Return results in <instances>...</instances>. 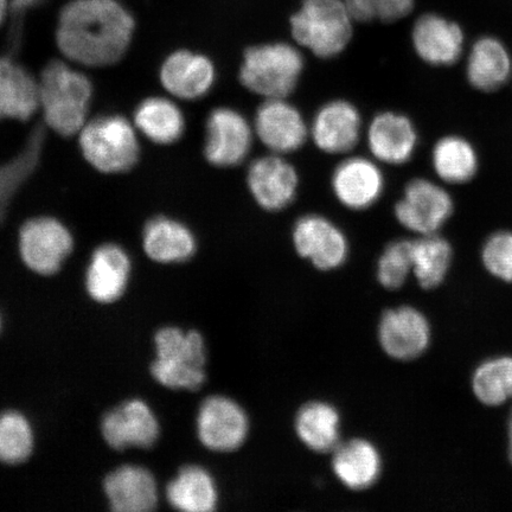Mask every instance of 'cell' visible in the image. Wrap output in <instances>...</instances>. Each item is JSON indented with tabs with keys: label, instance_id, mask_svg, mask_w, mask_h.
Returning a JSON list of instances; mask_svg holds the SVG:
<instances>
[{
	"label": "cell",
	"instance_id": "cell-37",
	"mask_svg": "<svg viewBox=\"0 0 512 512\" xmlns=\"http://www.w3.org/2000/svg\"><path fill=\"white\" fill-rule=\"evenodd\" d=\"M483 261L492 275L512 281V233L501 232L492 235L483 248Z\"/></svg>",
	"mask_w": 512,
	"mask_h": 512
},
{
	"label": "cell",
	"instance_id": "cell-2",
	"mask_svg": "<svg viewBox=\"0 0 512 512\" xmlns=\"http://www.w3.org/2000/svg\"><path fill=\"white\" fill-rule=\"evenodd\" d=\"M44 125L62 137L79 134L87 124L93 85L87 75L56 60L47 64L38 79Z\"/></svg>",
	"mask_w": 512,
	"mask_h": 512
},
{
	"label": "cell",
	"instance_id": "cell-40",
	"mask_svg": "<svg viewBox=\"0 0 512 512\" xmlns=\"http://www.w3.org/2000/svg\"><path fill=\"white\" fill-rule=\"evenodd\" d=\"M509 457L512 463V413L509 422Z\"/></svg>",
	"mask_w": 512,
	"mask_h": 512
},
{
	"label": "cell",
	"instance_id": "cell-33",
	"mask_svg": "<svg viewBox=\"0 0 512 512\" xmlns=\"http://www.w3.org/2000/svg\"><path fill=\"white\" fill-rule=\"evenodd\" d=\"M473 392L488 406H499L512 398V358L485 362L473 376Z\"/></svg>",
	"mask_w": 512,
	"mask_h": 512
},
{
	"label": "cell",
	"instance_id": "cell-17",
	"mask_svg": "<svg viewBox=\"0 0 512 512\" xmlns=\"http://www.w3.org/2000/svg\"><path fill=\"white\" fill-rule=\"evenodd\" d=\"M216 80V68L206 55L177 50L163 62L160 81L171 95L182 100H197L209 93Z\"/></svg>",
	"mask_w": 512,
	"mask_h": 512
},
{
	"label": "cell",
	"instance_id": "cell-32",
	"mask_svg": "<svg viewBox=\"0 0 512 512\" xmlns=\"http://www.w3.org/2000/svg\"><path fill=\"white\" fill-rule=\"evenodd\" d=\"M432 162L437 175L447 183L471 181L478 168L475 149L465 139L445 137L434 146Z\"/></svg>",
	"mask_w": 512,
	"mask_h": 512
},
{
	"label": "cell",
	"instance_id": "cell-26",
	"mask_svg": "<svg viewBox=\"0 0 512 512\" xmlns=\"http://www.w3.org/2000/svg\"><path fill=\"white\" fill-rule=\"evenodd\" d=\"M332 470L339 482L348 489L366 490L381 476V454L370 441L352 439L336 447Z\"/></svg>",
	"mask_w": 512,
	"mask_h": 512
},
{
	"label": "cell",
	"instance_id": "cell-31",
	"mask_svg": "<svg viewBox=\"0 0 512 512\" xmlns=\"http://www.w3.org/2000/svg\"><path fill=\"white\" fill-rule=\"evenodd\" d=\"M413 273L425 290L438 287L451 266L452 248L440 236L424 235L413 241Z\"/></svg>",
	"mask_w": 512,
	"mask_h": 512
},
{
	"label": "cell",
	"instance_id": "cell-27",
	"mask_svg": "<svg viewBox=\"0 0 512 512\" xmlns=\"http://www.w3.org/2000/svg\"><path fill=\"white\" fill-rule=\"evenodd\" d=\"M294 428L300 441L311 451H335L341 438V414L328 402L312 401L299 409Z\"/></svg>",
	"mask_w": 512,
	"mask_h": 512
},
{
	"label": "cell",
	"instance_id": "cell-1",
	"mask_svg": "<svg viewBox=\"0 0 512 512\" xmlns=\"http://www.w3.org/2000/svg\"><path fill=\"white\" fill-rule=\"evenodd\" d=\"M134 29L131 12L118 0H70L57 21L56 43L69 61L108 67L123 59Z\"/></svg>",
	"mask_w": 512,
	"mask_h": 512
},
{
	"label": "cell",
	"instance_id": "cell-15",
	"mask_svg": "<svg viewBox=\"0 0 512 512\" xmlns=\"http://www.w3.org/2000/svg\"><path fill=\"white\" fill-rule=\"evenodd\" d=\"M361 134V114L345 100L330 101L320 107L310 128L313 143L329 155H344L354 150Z\"/></svg>",
	"mask_w": 512,
	"mask_h": 512
},
{
	"label": "cell",
	"instance_id": "cell-5",
	"mask_svg": "<svg viewBox=\"0 0 512 512\" xmlns=\"http://www.w3.org/2000/svg\"><path fill=\"white\" fill-rule=\"evenodd\" d=\"M151 373L162 386L196 390L206 381L207 349L200 332L165 328L155 337Z\"/></svg>",
	"mask_w": 512,
	"mask_h": 512
},
{
	"label": "cell",
	"instance_id": "cell-30",
	"mask_svg": "<svg viewBox=\"0 0 512 512\" xmlns=\"http://www.w3.org/2000/svg\"><path fill=\"white\" fill-rule=\"evenodd\" d=\"M138 130L151 142L170 145L182 138L185 119L175 102L160 96H152L140 102L134 113Z\"/></svg>",
	"mask_w": 512,
	"mask_h": 512
},
{
	"label": "cell",
	"instance_id": "cell-7",
	"mask_svg": "<svg viewBox=\"0 0 512 512\" xmlns=\"http://www.w3.org/2000/svg\"><path fill=\"white\" fill-rule=\"evenodd\" d=\"M73 248L72 233L54 217H34L19 230L22 260L37 274L50 275L59 271Z\"/></svg>",
	"mask_w": 512,
	"mask_h": 512
},
{
	"label": "cell",
	"instance_id": "cell-6",
	"mask_svg": "<svg viewBox=\"0 0 512 512\" xmlns=\"http://www.w3.org/2000/svg\"><path fill=\"white\" fill-rule=\"evenodd\" d=\"M83 157L104 174H124L136 166L140 147L130 121L118 114L88 121L79 133Z\"/></svg>",
	"mask_w": 512,
	"mask_h": 512
},
{
	"label": "cell",
	"instance_id": "cell-35",
	"mask_svg": "<svg viewBox=\"0 0 512 512\" xmlns=\"http://www.w3.org/2000/svg\"><path fill=\"white\" fill-rule=\"evenodd\" d=\"M413 241L398 240L384 249L377 264V280L387 290L394 291L406 283L413 272Z\"/></svg>",
	"mask_w": 512,
	"mask_h": 512
},
{
	"label": "cell",
	"instance_id": "cell-28",
	"mask_svg": "<svg viewBox=\"0 0 512 512\" xmlns=\"http://www.w3.org/2000/svg\"><path fill=\"white\" fill-rule=\"evenodd\" d=\"M512 73L507 48L492 37L480 38L472 47L467 62V79L482 92H494L505 85Z\"/></svg>",
	"mask_w": 512,
	"mask_h": 512
},
{
	"label": "cell",
	"instance_id": "cell-9",
	"mask_svg": "<svg viewBox=\"0 0 512 512\" xmlns=\"http://www.w3.org/2000/svg\"><path fill=\"white\" fill-rule=\"evenodd\" d=\"M254 134V127L239 111L215 108L207 120L204 156L217 168L240 165L252 150Z\"/></svg>",
	"mask_w": 512,
	"mask_h": 512
},
{
	"label": "cell",
	"instance_id": "cell-12",
	"mask_svg": "<svg viewBox=\"0 0 512 512\" xmlns=\"http://www.w3.org/2000/svg\"><path fill=\"white\" fill-rule=\"evenodd\" d=\"M254 133L275 155L296 152L305 145L310 128L302 113L286 99H267L255 113Z\"/></svg>",
	"mask_w": 512,
	"mask_h": 512
},
{
	"label": "cell",
	"instance_id": "cell-10",
	"mask_svg": "<svg viewBox=\"0 0 512 512\" xmlns=\"http://www.w3.org/2000/svg\"><path fill=\"white\" fill-rule=\"evenodd\" d=\"M248 432V415L238 402L216 395L202 403L197 415V434L208 450L236 451L245 444Z\"/></svg>",
	"mask_w": 512,
	"mask_h": 512
},
{
	"label": "cell",
	"instance_id": "cell-3",
	"mask_svg": "<svg viewBox=\"0 0 512 512\" xmlns=\"http://www.w3.org/2000/svg\"><path fill=\"white\" fill-rule=\"evenodd\" d=\"M305 62L288 43H268L248 48L239 72L247 91L267 99H286L298 86Z\"/></svg>",
	"mask_w": 512,
	"mask_h": 512
},
{
	"label": "cell",
	"instance_id": "cell-38",
	"mask_svg": "<svg viewBox=\"0 0 512 512\" xmlns=\"http://www.w3.org/2000/svg\"><path fill=\"white\" fill-rule=\"evenodd\" d=\"M9 9V0H0V25L4 23L6 16H8Z\"/></svg>",
	"mask_w": 512,
	"mask_h": 512
},
{
	"label": "cell",
	"instance_id": "cell-36",
	"mask_svg": "<svg viewBox=\"0 0 512 512\" xmlns=\"http://www.w3.org/2000/svg\"><path fill=\"white\" fill-rule=\"evenodd\" d=\"M352 18L360 22L393 23L411 14L414 0H344Z\"/></svg>",
	"mask_w": 512,
	"mask_h": 512
},
{
	"label": "cell",
	"instance_id": "cell-18",
	"mask_svg": "<svg viewBox=\"0 0 512 512\" xmlns=\"http://www.w3.org/2000/svg\"><path fill=\"white\" fill-rule=\"evenodd\" d=\"M106 443L114 450L151 447L159 437V424L149 406L140 400L125 402L106 414L101 424Z\"/></svg>",
	"mask_w": 512,
	"mask_h": 512
},
{
	"label": "cell",
	"instance_id": "cell-20",
	"mask_svg": "<svg viewBox=\"0 0 512 512\" xmlns=\"http://www.w3.org/2000/svg\"><path fill=\"white\" fill-rule=\"evenodd\" d=\"M131 260L120 246L106 243L95 249L86 273V287L95 302L110 304L123 296Z\"/></svg>",
	"mask_w": 512,
	"mask_h": 512
},
{
	"label": "cell",
	"instance_id": "cell-25",
	"mask_svg": "<svg viewBox=\"0 0 512 512\" xmlns=\"http://www.w3.org/2000/svg\"><path fill=\"white\" fill-rule=\"evenodd\" d=\"M143 246L147 256L159 264H178L194 256L195 235L182 222L158 216L146 223Z\"/></svg>",
	"mask_w": 512,
	"mask_h": 512
},
{
	"label": "cell",
	"instance_id": "cell-13",
	"mask_svg": "<svg viewBox=\"0 0 512 512\" xmlns=\"http://www.w3.org/2000/svg\"><path fill=\"white\" fill-rule=\"evenodd\" d=\"M247 185L260 208L277 213L296 200L299 176L283 156L271 153L249 165Z\"/></svg>",
	"mask_w": 512,
	"mask_h": 512
},
{
	"label": "cell",
	"instance_id": "cell-22",
	"mask_svg": "<svg viewBox=\"0 0 512 512\" xmlns=\"http://www.w3.org/2000/svg\"><path fill=\"white\" fill-rule=\"evenodd\" d=\"M104 489L113 511L145 512L157 507L155 477L142 466L119 467L106 477Z\"/></svg>",
	"mask_w": 512,
	"mask_h": 512
},
{
	"label": "cell",
	"instance_id": "cell-29",
	"mask_svg": "<svg viewBox=\"0 0 512 512\" xmlns=\"http://www.w3.org/2000/svg\"><path fill=\"white\" fill-rule=\"evenodd\" d=\"M172 507L187 512L214 511L219 503V490L213 476L201 466H185L166 488Z\"/></svg>",
	"mask_w": 512,
	"mask_h": 512
},
{
	"label": "cell",
	"instance_id": "cell-11",
	"mask_svg": "<svg viewBox=\"0 0 512 512\" xmlns=\"http://www.w3.org/2000/svg\"><path fill=\"white\" fill-rule=\"evenodd\" d=\"M292 239L296 252L320 271L336 270L349 256L347 236L322 215L300 217L294 224Z\"/></svg>",
	"mask_w": 512,
	"mask_h": 512
},
{
	"label": "cell",
	"instance_id": "cell-14",
	"mask_svg": "<svg viewBox=\"0 0 512 512\" xmlns=\"http://www.w3.org/2000/svg\"><path fill=\"white\" fill-rule=\"evenodd\" d=\"M379 341L389 357L398 361H412L424 354L430 344V323L414 307H396L383 313Z\"/></svg>",
	"mask_w": 512,
	"mask_h": 512
},
{
	"label": "cell",
	"instance_id": "cell-39",
	"mask_svg": "<svg viewBox=\"0 0 512 512\" xmlns=\"http://www.w3.org/2000/svg\"><path fill=\"white\" fill-rule=\"evenodd\" d=\"M36 2V0H14V5L17 9L27 8L32 3Z\"/></svg>",
	"mask_w": 512,
	"mask_h": 512
},
{
	"label": "cell",
	"instance_id": "cell-34",
	"mask_svg": "<svg viewBox=\"0 0 512 512\" xmlns=\"http://www.w3.org/2000/svg\"><path fill=\"white\" fill-rule=\"evenodd\" d=\"M34 448V434L22 414L8 412L0 415V462L23 463Z\"/></svg>",
	"mask_w": 512,
	"mask_h": 512
},
{
	"label": "cell",
	"instance_id": "cell-8",
	"mask_svg": "<svg viewBox=\"0 0 512 512\" xmlns=\"http://www.w3.org/2000/svg\"><path fill=\"white\" fill-rule=\"evenodd\" d=\"M396 220L411 232L432 235L444 226L453 213L448 192L428 179L416 178L407 184L394 209Z\"/></svg>",
	"mask_w": 512,
	"mask_h": 512
},
{
	"label": "cell",
	"instance_id": "cell-4",
	"mask_svg": "<svg viewBox=\"0 0 512 512\" xmlns=\"http://www.w3.org/2000/svg\"><path fill=\"white\" fill-rule=\"evenodd\" d=\"M354 21L344 0H303L290 23L300 47L320 59H332L348 47Z\"/></svg>",
	"mask_w": 512,
	"mask_h": 512
},
{
	"label": "cell",
	"instance_id": "cell-19",
	"mask_svg": "<svg viewBox=\"0 0 512 512\" xmlns=\"http://www.w3.org/2000/svg\"><path fill=\"white\" fill-rule=\"evenodd\" d=\"M367 143L371 155L379 162L401 165L414 155L418 132L406 115L383 112L371 120Z\"/></svg>",
	"mask_w": 512,
	"mask_h": 512
},
{
	"label": "cell",
	"instance_id": "cell-41",
	"mask_svg": "<svg viewBox=\"0 0 512 512\" xmlns=\"http://www.w3.org/2000/svg\"><path fill=\"white\" fill-rule=\"evenodd\" d=\"M0 324H2V322H0Z\"/></svg>",
	"mask_w": 512,
	"mask_h": 512
},
{
	"label": "cell",
	"instance_id": "cell-16",
	"mask_svg": "<svg viewBox=\"0 0 512 512\" xmlns=\"http://www.w3.org/2000/svg\"><path fill=\"white\" fill-rule=\"evenodd\" d=\"M337 201L350 210H366L380 200L384 177L374 160L351 157L338 164L331 178Z\"/></svg>",
	"mask_w": 512,
	"mask_h": 512
},
{
	"label": "cell",
	"instance_id": "cell-24",
	"mask_svg": "<svg viewBox=\"0 0 512 512\" xmlns=\"http://www.w3.org/2000/svg\"><path fill=\"white\" fill-rule=\"evenodd\" d=\"M46 137L44 125L35 126L17 155L0 163V226L8 217L18 192L38 169L46 146Z\"/></svg>",
	"mask_w": 512,
	"mask_h": 512
},
{
	"label": "cell",
	"instance_id": "cell-23",
	"mask_svg": "<svg viewBox=\"0 0 512 512\" xmlns=\"http://www.w3.org/2000/svg\"><path fill=\"white\" fill-rule=\"evenodd\" d=\"M40 110V83L10 57L0 59V120L28 121Z\"/></svg>",
	"mask_w": 512,
	"mask_h": 512
},
{
	"label": "cell",
	"instance_id": "cell-21",
	"mask_svg": "<svg viewBox=\"0 0 512 512\" xmlns=\"http://www.w3.org/2000/svg\"><path fill=\"white\" fill-rule=\"evenodd\" d=\"M416 54L432 66H451L463 53L464 35L456 23L438 15H425L413 28Z\"/></svg>",
	"mask_w": 512,
	"mask_h": 512
}]
</instances>
